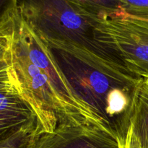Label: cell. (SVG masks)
<instances>
[{
    "instance_id": "2",
    "label": "cell",
    "mask_w": 148,
    "mask_h": 148,
    "mask_svg": "<svg viewBox=\"0 0 148 148\" xmlns=\"http://www.w3.org/2000/svg\"><path fill=\"white\" fill-rule=\"evenodd\" d=\"M40 37L77 98L125 140L131 124L133 94L140 77L80 46Z\"/></svg>"
},
{
    "instance_id": "7",
    "label": "cell",
    "mask_w": 148,
    "mask_h": 148,
    "mask_svg": "<svg viewBox=\"0 0 148 148\" xmlns=\"http://www.w3.org/2000/svg\"><path fill=\"white\" fill-rule=\"evenodd\" d=\"M130 127L143 148H148V77H141L134 89Z\"/></svg>"
},
{
    "instance_id": "4",
    "label": "cell",
    "mask_w": 148,
    "mask_h": 148,
    "mask_svg": "<svg viewBox=\"0 0 148 148\" xmlns=\"http://www.w3.org/2000/svg\"><path fill=\"white\" fill-rule=\"evenodd\" d=\"M101 25L112 39L127 69L137 77H148V20L123 12L101 19Z\"/></svg>"
},
{
    "instance_id": "8",
    "label": "cell",
    "mask_w": 148,
    "mask_h": 148,
    "mask_svg": "<svg viewBox=\"0 0 148 148\" xmlns=\"http://www.w3.org/2000/svg\"><path fill=\"white\" fill-rule=\"evenodd\" d=\"M38 118L1 137L0 148H29L35 137L41 134Z\"/></svg>"
},
{
    "instance_id": "11",
    "label": "cell",
    "mask_w": 148,
    "mask_h": 148,
    "mask_svg": "<svg viewBox=\"0 0 148 148\" xmlns=\"http://www.w3.org/2000/svg\"><path fill=\"white\" fill-rule=\"evenodd\" d=\"M123 148H143L139 140L133 134L131 127H130L128 130L125 140V144H124Z\"/></svg>"
},
{
    "instance_id": "3",
    "label": "cell",
    "mask_w": 148,
    "mask_h": 148,
    "mask_svg": "<svg viewBox=\"0 0 148 148\" xmlns=\"http://www.w3.org/2000/svg\"><path fill=\"white\" fill-rule=\"evenodd\" d=\"M17 7L43 38L73 43L127 69L112 39L101 27V19L83 12L71 0H18Z\"/></svg>"
},
{
    "instance_id": "12",
    "label": "cell",
    "mask_w": 148,
    "mask_h": 148,
    "mask_svg": "<svg viewBox=\"0 0 148 148\" xmlns=\"http://www.w3.org/2000/svg\"><path fill=\"white\" fill-rule=\"evenodd\" d=\"M17 1H18V0H0L1 14L9 11V10L17 8Z\"/></svg>"
},
{
    "instance_id": "1",
    "label": "cell",
    "mask_w": 148,
    "mask_h": 148,
    "mask_svg": "<svg viewBox=\"0 0 148 148\" xmlns=\"http://www.w3.org/2000/svg\"><path fill=\"white\" fill-rule=\"evenodd\" d=\"M0 36V61L15 75L42 133L64 123L90 121L108 127L77 98L49 47L18 7L1 14Z\"/></svg>"
},
{
    "instance_id": "9",
    "label": "cell",
    "mask_w": 148,
    "mask_h": 148,
    "mask_svg": "<svg viewBox=\"0 0 148 148\" xmlns=\"http://www.w3.org/2000/svg\"><path fill=\"white\" fill-rule=\"evenodd\" d=\"M81 11L92 17L104 19L124 12L119 0H71Z\"/></svg>"
},
{
    "instance_id": "10",
    "label": "cell",
    "mask_w": 148,
    "mask_h": 148,
    "mask_svg": "<svg viewBox=\"0 0 148 148\" xmlns=\"http://www.w3.org/2000/svg\"><path fill=\"white\" fill-rule=\"evenodd\" d=\"M124 12L142 20H148V0H119Z\"/></svg>"
},
{
    "instance_id": "6",
    "label": "cell",
    "mask_w": 148,
    "mask_h": 148,
    "mask_svg": "<svg viewBox=\"0 0 148 148\" xmlns=\"http://www.w3.org/2000/svg\"><path fill=\"white\" fill-rule=\"evenodd\" d=\"M1 62V137L37 118L12 69Z\"/></svg>"
},
{
    "instance_id": "5",
    "label": "cell",
    "mask_w": 148,
    "mask_h": 148,
    "mask_svg": "<svg viewBox=\"0 0 148 148\" xmlns=\"http://www.w3.org/2000/svg\"><path fill=\"white\" fill-rule=\"evenodd\" d=\"M125 141L108 127L90 121L64 123L35 137L29 148H123Z\"/></svg>"
}]
</instances>
